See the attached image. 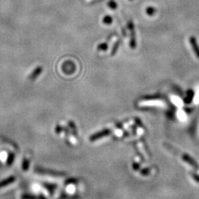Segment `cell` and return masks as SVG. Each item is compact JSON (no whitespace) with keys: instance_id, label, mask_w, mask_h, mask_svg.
<instances>
[{"instance_id":"cell-4","label":"cell","mask_w":199,"mask_h":199,"mask_svg":"<svg viewBox=\"0 0 199 199\" xmlns=\"http://www.w3.org/2000/svg\"><path fill=\"white\" fill-rule=\"evenodd\" d=\"M14 180H15L14 177H10L9 178L6 179L5 181L1 182H0V188H2V187H5V186H7V185L13 183V182H14Z\"/></svg>"},{"instance_id":"cell-6","label":"cell","mask_w":199,"mask_h":199,"mask_svg":"<svg viewBox=\"0 0 199 199\" xmlns=\"http://www.w3.org/2000/svg\"><path fill=\"white\" fill-rule=\"evenodd\" d=\"M156 12V10L154 8H152V7H149V8H147L146 9V13L147 14H148L149 16H153V14Z\"/></svg>"},{"instance_id":"cell-7","label":"cell","mask_w":199,"mask_h":199,"mask_svg":"<svg viewBox=\"0 0 199 199\" xmlns=\"http://www.w3.org/2000/svg\"><path fill=\"white\" fill-rule=\"evenodd\" d=\"M108 6L111 9H113V10H115L116 8H117V5H116V2H115L114 1H113V0H110V1L108 2Z\"/></svg>"},{"instance_id":"cell-10","label":"cell","mask_w":199,"mask_h":199,"mask_svg":"<svg viewBox=\"0 0 199 199\" xmlns=\"http://www.w3.org/2000/svg\"><path fill=\"white\" fill-rule=\"evenodd\" d=\"M130 1H133V0H130Z\"/></svg>"},{"instance_id":"cell-8","label":"cell","mask_w":199,"mask_h":199,"mask_svg":"<svg viewBox=\"0 0 199 199\" xmlns=\"http://www.w3.org/2000/svg\"><path fill=\"white\" fill-rule=\"evenodd\" d=\"M107 49V45L105 44H101L98 46V49H102V50H105Z\"/></svg>"},{"instance_id":"cell-9","label":"cell","mask_w":199,"mask_h":199,"mask_svg":"<svg viewBox=\"0 0 199 199\" xmlns=\"http://www.w3.org/2000/svg\"><path fill=\"white\" fill-rule=\"evenodd\" d=\"M87 2H90V1H93V0H86Z\"/></svg>"},{"instance_id":"cell-1","label":"cell","mask_w":199,"mask_h":199,"mask_svg":"<svg viewBox=\"0 0 199 199\" xmlns=\"http://www.w3.org/2000/svg\"><path fill=\"white\" fill-rule=\"evenodd\" d=\"M128 28L130 30V33H131V39H130V46L132 49H134L137 46V39H136L135 31H134V23L131 21H128Z\"/></svg>"},{"instance_id":"cell-2","label":"cell","mask_w":199,"mask_h":199,"mask_svg":"<svg viewBox=\"0 0 199 199\" xmlns=\"http://www.w3.org/2000/svg\"><path fill=\"white\" fill-rule=\"evenodd\" d=\"M190 43L191 44L192 48L193 49V52L196 54V57L199 59V45L198 44L196 38L194 36H191L190 38Z\"/></svg>"},{"instance_id":"cell-5","label":"cell","mask_w":199,"mask_h":199,"mask_svg":"<svg viewBox=\"0 0 199 199\" xmlns=\"http://www.w3.org/2000/svg\"><path fill=\"white\" fill-rule=\"evenodd\" d=\"M112 20H113V19H112V18L111 17V16H106L103 18V22L105 24H112V21H113Z\"/></svg>"},{"instance_id":"cell-3","label":"cell","mask_w":199,"mask_h":199,"mask_svg":"<svg viewBox=\"0 0 199 199\" xmlns=\"http://www.w3.org/2000/svg\"><path fill=\"white\" fill-rule=\"evenodd\" d=\"M42 71H43V68H42V67H36V68L33 71L32 73H31V76H30V79H31V80H34L35 79H36V78L41 75Z\"/></svg>"}]
</instances>
